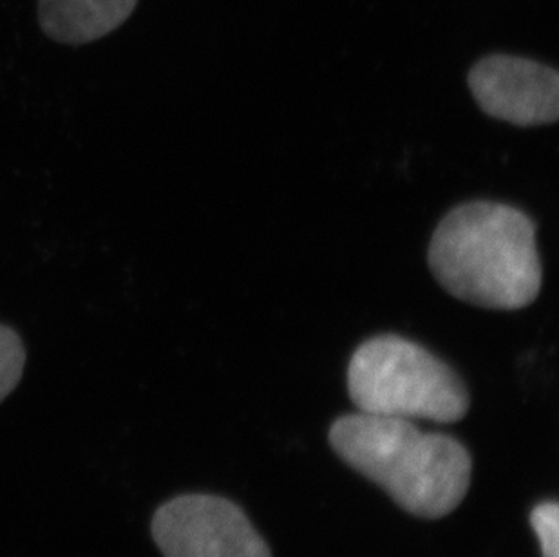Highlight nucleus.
<instances>
[{
    "mask_svg": "<svg viewBox=\"0 0 559 557\" xmlns=\"http://www.w3.org/2000/svg\"><path fill=\"white\" fill-rule=\"evenodd\" d=\"M26 349L15 330L0 324V402L21 382Z\"/></svg>",
    "mask_w": 559,
    "mask_h": 557,
    "instance_id": "0eeeda50",
    "label": "nucleus"
},
{
    "mask_svg": "<svg viewBox=\"0 0 559 557\" xmlns=\"http://www.w3.org/2000/svg\"><path fill=\"white\" fill-rule=\"evenodd\" d=\"M471 93L486 115L518 127L549 126L559 116L556 69L527 58L491 55L469 73Z\"/></svg>",
    "mask_w": 559,
    "mask_h": 557,
    "instance_id": "39448f33",
    "label": "nucleus"
},
{
    "mask_svg": "<svg viewBox=\"0 0 559 557\" xmlns=\"http://www.w3.org/2000/svg\"><path fill=\"white\" fill-rule=\"evenodd\" d=\"M151 531L164 557H272L245 510L222 496H178L156 510Z\"/></svg>",
    "mask_w": 559,
    "mask_h": 557,
    "instance_id": "20e7f679",
    "label": "nucleus"
},
{
    "mask_svg": "<svg viewBox=\"0 0 559 557\" xmlns=\"http://www.w3.org/2000/svg\"><path fill=\"white\" fill-rule=\"evenodd\" d=\"M349 396L360 413L453 424L469 411L464 380L417 342L379 335L355 349Z\"/></svg>",
    "mask_w": 559,
    "mask_h": 557,
    "instance_id": "7ed1b4c3",
    "label": "nucleus"
},
{
    "mask_svg": "<svg viewBox=\"0 0 559 557\" xmlns=\"http://www.w3.org/2000/svg\"><path fill=\"white\" fill-rule=\"evenodd\" d=\"M138 0H38L44 33L60 44H87L122 26Z\"/></svg>",
    "mask_w": 559,
    "mask_h": 557,
    "instance_id": "423d86ee",
    "label": "nucleus"
},
{
    "mask_svg": "<svg viewBox=\"0 0 559 557\" xmlns=\"http://www.w3.org/2000/svg\"><path fill=\"white\" fill-rule=\"evenodd\" d=\"M328 438L349 467L424 520L451 514L469 490V451L449 435L420 431L406 418L359 411L333 422Z\"/></svg>",
    "mask_w": 559,
    "mask_h": 557,
    "instance_id": "f03ea898",
    "label": "nucleus"
},
{
    "mask_svg": "<svg viewBox=\"0 0 559 557\" xmlns=\"http://www.w3.org/2000/svg\"><path fill=\"white\" fill-rule=\"evenodd\" d=\"M429 269L456 299L522 310L542 289L536 226L516 206L471 201L443 217L429 242Z\"/></svg>",
    "mask_w": 559,
    "mask_h": 557,
    "instance_id": "f257e3e1",
    "label": "nucleus"
},
{
    "mask_svg": "<svg viewBox=\"0 0 559 557\" xmlns=\"http://www.w3.org/2000/svg\"><path fill=\"white\" fill-rule=\"evenodd\" d=\"M531 525L538 536L542 556L559 557V505L544 501L531 512Z\"/></svg>",
    "mask_w": 559,
    "mask_h": 557,
    "instance_id": "6e6552de",
    "label": "nucleus"
}]
</instances>
